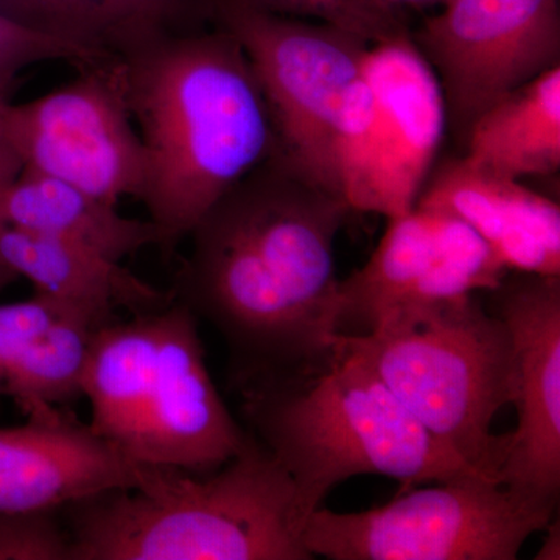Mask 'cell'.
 <instances>
[{"label": "cell", "mask_w": 560, "mask_h": 560, "mask_svg": "<svg viewBox=\"0 0 560 560\" xmlns=\"http://www.w3.org/2000/svg\"><path fill=\"white\" fill-rule=\"evenodd\" d=\"M212 24L238 40L259 81L275 128L272 158L340 197L338 120L371 40L331 22L302 20L248 0H212Z\"/></svg>", "instance_id": "9"}, {"label": "cell", "mask_w": 560, "mask_h": 560, "mask_svg": "<svg viewBox=\"0 0 560 560\" xmlns=\"http://www.w3.org/2000/svg\"><path fill=\"white\" fill-rule=\"evenodd\" d=\"M11 95L0 92V186L9 187L21 175L22 161L10 132Z\"/></svg>", "instance_id": "23"}, {"label": "cell", "mask_w": 560, "mask_h": 560, "mask_svg": "<svg viewBox=\"0 0 560 560\" xmlns=\"http://www.w3.org/2000/svg\"><path fill=\"white\" fill-rule=\"evenodd\" d=\"M60 60L80 68L105 58L75 44L33 32L0 14V92L13 94L21 73L31 66Z\"/></svg>", "instance_id": "21"}, {"label": "cell", "mask_w": 560, "mask_h": 560, "mask_svg": "<svg viewBox=\"0 0 560 560\" xmlns=\"http://www.w3.org/2000/svg\"><path fill=\"white\" fill-rule=\"evenodd\" d=\"M90 313L36 293L0 305V394L28 418L83 396V375L95 331Z\"/></svg>", "instance_id": "16"}, {"label": "cell", "mask_w": 560, "mask_h": 560, "mask_svg": "<svg viewBox=\"0 0 560 560\" xmlns=\"http://www.w3.org/2000/svg\"><path fill=\"white\" fill-rule=\"evenodd\" d=\"M558 503L534 499L482 475L429 482L383 506H320L302 529L313 558L331 560H515L555 518Z\"/></svg>", "instance_id": "8"}, {"label": "cell", "mask_w": 560, "mask_h": 560, "mask_svg": "<svg viewBox=\"0 0 560 560\" xmlns=\"http://www.w3.org/2000/svg\"><path fill=\"white\" fill-rule=\"evenodd\" d=\"M545 539L540 550L537 551V556L534 559L537 560H559L560 559V526L559 518H552L548 523L547 528L544 529Z\"/></svg>", "instance_id": "25"}, {"label": "cell", "mask_w": 560, "mask_h": 560, "mask_svg": "<svg viewBox=\"0 0 560 560\" xmlns=\"http://www.w3.org/2000/svg\"><path fill=\"white\" fill-rule=\"evenodd\" d=\"M372 2H374L375 9H377L378 13H381L382 16H385L386 20L401 24L400 13L405 9H419V7L444 2V0H372Z\"/></svg>", "instance_id": "24"}, {"label": "cell", "mask_w": 560, "mask_h": 560, "mask_svg": "<svg viewBox=\"0 0 560 560\" xmlns=\"http://www.w3.org/2000/svg\"><path fill=\"white\" fill-rule=\"evenodd\" d=\"M119 60L149 154L140 201L171 248L275 156L270 109L245 50L220 27L167 36Z\"/></svg>", "instance_id": "2"}, {"label": "cell", "mask_w": 560, "mask_h": 560, "mask_svg": "<svg viewBox=\"0 0 560 560\" xmlns=\"http://www.w3.org/2000/svg\"><path fill=\"white\" fill-rule=\"evenodd\" d=\"M416 208L440 210L480 235L510 272L560 276V206L466 156L433 168Z\"/></svg>", "instance_id": "15"}, {"label": "cell", "mask_w": 560, "mask_h": 560, "mask_svg": "<svg viewBox=\"0 0 560 560\" xmlns=\"http://www.w3.org/2000/svg\"><path fill=\"white\" fill-rule=\"evenodd\" d=\"M0 560H70V537L58 511L0 514Z\"/></svg>", "instance_id": "22"}, {"label": "cell", "mask_w": 560, "mask_h": 560, "mask_svg": "<svg viewBox=\"0 0 560 560\" xmlns=\"http://www.w3.org/2000/svg\"><path fill=\"white\" fill-rule=\"evenodd\" d=\"M350 212L271 158L190 232L173 294L226 338L242 381L311 366L334 348L341 334L335 243Z\"/></svg>", "instance_id": "1"}, {"label": "cell", "mask_w": 560, "mask_h": 560, "mask_svg": "<svg viewBox=\"0 0 560 560\" xmlns=\"http://www.w3.org/2000/svg\"><path fill=\"white\" fill-rule=\"evenodd\" d=\"M506 268L466 223L415 208L388 228L359 270L340 279L341 331L364 334L385 316L492 291Z\"/></svg>", "instance_id": "12"}, {"label": "cell", "mask_w": 560, "mask_h": 560, "mask_svg": "<svg viewBox=\"0 0 560 560\" xmlns=\"http://www.w3.org/2000/svg\"><path fill=\"white\" fill-rule=\"evenodd\" d=\"M5 190V187L0 186V198H2L3 191ZM0 223H3L2 219H0Z\"/></svg>", "instance_id": "28"}, {"label": "cell", "mask_w": 560, "mask_h": 560, "mask_svg": "<svg viewBox=\"0 0 560 560\" xmlns=\"http://www.w3.org/2000/svg\"><path fill=\"white\" fill-rule=\"evenodd\" d=\"M466 154L504 178L550 176L560 168V66L488 106L467 130Z\"/></svg>", "instance_id": "20"}, {"label": "cell", "mask_w": 560, "mask_h": 560, "mask_svg": "<svg viewBox=\"0 0 560 560\" xmlns=\"http://www.w3.org/2000/svg\"><path fill=\"white\" fill-rule=\"evenodd\" d=\"M338 340L442 445L500 482L508 433L492 423L517 401V360L506 324L477 294L393 313Z\"/></svg>", "instance_id": "6"}, {"label": "cell", "mask_w": 560, "mask_h": 560, "mask_svg": "<svg viewBox=\"0 0 560 560\" xmlns=\"http://www.w3.org/2000/svg\"><path fill=\"white\" fill-rule=\"evenodd\" d=\"M416 46L444 94L448 130L464 140L471 121L504 94L560 66L559 0H444Z\"/></svg>", "instance_id": "11"}, {"label": "cell", "mask_w": 560, "mask_h": 560, "mask_svg": "<svg viewBox=\"0 0 560 560\" xmlns=\"http://www.w3.org/2000/svg\"><path fill=\"white\" fill-rule=\"evenodd\" d=\"M156 469L57 408L0 429V514L60 512L110 490L138 488Z\"/></svg>", "instance_id": "14"}, {"label": "cell", "mask_w": 560, "mask_h": 560, "mask_svg": "<svg viewBox=\"0 0 560 560\" xmlns=\"http://www.w3.org/2000/svg\"><path fill=\"white\" fill-rule=\"evenodd\" d=\"M0 259L35 285L36 293L90 313L103 324L116 313L160 311L175 302L162 291L90 248L11 224L0 223Z\"/></svg>", "instance_id": "17"}, {"label": "cell", "mask_w": 560, "mask_h": 560, "mask_svg": "<svg viewBox=\"0 0 560 560\" xmlns=\"http://www.w3.org/2000/svg\"><path fill=\"white\" fill-rule=\"evenodd\" d=\"M81 389L92 431L147 466L208 474L249 440L210 377L197 315L176 300L95 331Z\"/></svg>", "instance_id": "5"}, {"label": "cell", "mask_w": 560, "mask_h": 560, "mask_svg": "<svg viewBox=\"0 0 560 560\" xmlns=\"http://www.w3.org/2000/svg\"><path fill=\"white\" fill-rule=\"evenodd\" d=\"M0 219L11 226L79 243L116 261L149 246L165 248L164 234L150 219H128L116 205L27 171L3 191Z\"/></svg>", "instance_id": "19"}, {"label": "cell", "mask_w": 560, "mask_h": 560, "mask_svg": "<svg viewBox=\"0 0 560 560\" xmlns=\"http://www.w3.org/2000/svg\"><path fill=\"white\" fill-rule=\"evenodd\" d=\"M447 130L440 80L410 33L372 43L338 120L342 201L352 212L388 220L411 212Z\"/></svg>", "instance_id": "7"}, {"label": "cell", "mask_w": 560, "mask_h": 560, "mask_svg": "<svg viewBox=\"0 0 560 560\" xmlns=\"http://www.w3.org/2000/svg\"><path fill=\"white\" fill-rule=\"evenodd\" d=\"M10 132L22 171L39 173L119 205L142 198L149 154L125 92L119 58L80 66V77L11 105Z\"/></svg>", "instance_id": "10"}, {"label": "cell", "mask_w": 560, "mask_h": 560, "mask_svg": "<svg viewBox=\"0 0 560 560\" xmlns=\"http://www.w3.org/2000/svg\"><path fill=\"white\" fill-rule=\"evenodd\" d=\"M492 313L511 331L517 360V429L508 433L500 482L559 503L560 276L508 272L489 291Z\"/></svg>", "instance_id": "13"}, {"label": "cell", "mask_w": 560, "mask_h": 560, "mask_svg": "<svg viewBox=\"0 0 560 560\" xmlns=\"http://www.w3.org/2000/svg\"><path fill=\"white\" fill-rule=\"evenodd\" d=\"M20 278V276L16 275L9 265L5 264L2 259H0V291L3 289H7V287L10 285L11 282H14Z\"/></svg>", "instance_id": "26"}, {"label": "cell", "mask_w": 560, "mask_h": 560, "mask_svg": "<svg viewBox=\"0 0 560 560\" xmlns=\"http://www.w3.org/2000/svg\"><path fill=\"white\" fill-rule=\"evenodd\" d=\"M242 396L254 438L294 482L304 525L331 490L360 475L399 481L400 492L482 475L429 433L338 335L323 360L242 381Z\"/></svg>", "instance_id": "3"}, {"label": "cell", "mask_w": 560, "mask_h": 560, "mask_svg": "<svg viewBox=\"0 0 560 560\" xmlns=\"http://www.w3.org/2000/svg\"><path fill=\"white\" fill-rule=\"evenodd\" d=\"M0 14L102 58L212 24V0H0Z\"/></svg>", "instance_id": "18"}, {"label": "cell", "mask_w": 560, "mask_h": 560, "mask_svg": "<svg viewBox=\"0 0 560 560\" xmlns=\"http://www.w3.org/2000/svg\"><path fill=\"white\" fill-rule=\"evenodd\" d=\"M248 2L257 3V5L267 7V9H270L272 0H248Z\"/></svg>", "instance_id": "27"}, {"label": "cell", "mask_w": 560, "mask_h": 560, "mask_svg": "<svg viewBox=\"0 0 560 560\" xmlns=\"http://www.w3.org/2000/svg\"><path fill=\"white\" fill-rule=\"evenodd\" d=\"M70 560H312L296 488L253 434L208 474L158 467L66 508Z\"/></svg>", "instance_id": "4"}]
</instances>
